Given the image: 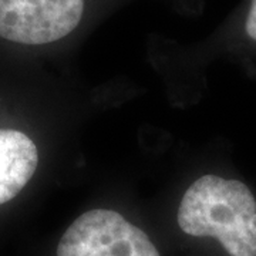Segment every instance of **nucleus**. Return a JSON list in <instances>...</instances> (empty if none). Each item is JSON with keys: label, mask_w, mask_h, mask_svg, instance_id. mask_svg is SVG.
<instances>
[{"label": "nucleus", "mask_w": 256, "mask_h": 256, "mask_svg": "<svg viewBox=\"0 0 256 256\" xmlns=\"http://www.w3.org/2000/svg\"><path fill=\"white\" fill-rule=\"evenodd\" d=\"M176 220L184 234L216 240L228 256H256V195L242 180L200 176L184 194Z\"/></svg>", "instance_id": "nucleus-1"}, {"label": "nucleus", "mask_w": 256, "mask_h": 256, "mask_svg": "<svg viewBox=\"0 0 256 256\" xmlns=\"http://www.w3.org/2000/svg\"><path fill=\"white\" fill-rule=\"evenodd\" d=\"M90 0H0V40L40 47L63 42L82 28Z\"/></svg>", "instance_id": "nucleus-2"}, {"label": "nucleus", "mask_w": 256, "mask_h": 256, "mask_svg": "<svg viewBox=\"0 0 256 256\" xmlns=\"http://www.w3.org/2000/svg\"><path fill=\"white\" fill-rule=\"evenodd\" d=\"M57 256H161L144 230L118 212L92 210L64 232Z\"/></svg>", "instance_id": "nucleus-3"}, {"label": "nucleus", "mask_w": 256, "mask_h": 256, "mask_svg": "<svg viewBox=\"0 0 256 256\" xmlns=\"http://www.w3.org/2000/svg\"><path fill=\"white\" fill-rule=\"evenodd\" d=\"M37 164L38 152L32 138L16 130H0V205L18 196Z\"/></svg>", "instance_id": "nucleus-4"}, {"label": "nucleus", "mask_w": 256, "mask_h": 256, "mask_svg": "<svg viewBox=\"0 0 256 256\" xmlns=\"http://www.w3.org/2000/svg\"><path fill=\"white\" fill-rule=\"evenodd\" d=\"M222 36L234 48L256 52V0L245 2V6L239 10L238 16L230 22Z\"/></svg>", "instance_id": "nucleus-5"}]
</instances>
